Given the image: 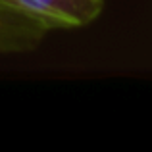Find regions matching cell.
<instances>
[{"mask_svg": "<svg viewBox=\"0 0 152 152\" xmlns=\"http://www.w3.org/2000/svg\"><path fill=\"white\" fill-rule=\"evenodd\" d=\"M48 31L77 29L93 23L104 10V0H0Z\"/></svg>", "mask_w": 152, "mask_h": 152, "instance_id": "obj_1", "label": "cell"}, {"mask_svg": "<svg viewBox=\"0 0 152 152\" xmlns=\"http://www.w3.org/2000/svg\"><path fill=\"white\" fill-rule=\"evenodd\" d=\"M46 33L48 29L42 23L0 2V54L33 50L45 41Z\"/></svg>", "mask_w": 152, "mask_h": 152, "instance_id": "obj_2", "label": "cell"}]
</instances>
